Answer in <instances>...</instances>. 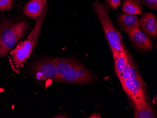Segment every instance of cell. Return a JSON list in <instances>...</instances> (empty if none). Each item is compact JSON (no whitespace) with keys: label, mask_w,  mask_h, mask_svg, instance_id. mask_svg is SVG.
Returning <instances> with one entry per match:
<instances>
[{"label":"cell","mask_w":157,"mask_h":118,"mask_svg":"<svg viewBox=\"0 0 157 118\" xmlns=\"http://www.w3.org/2000/svg\"><path fill=\"white\" fill-rule=\"evenodd\" d=\"M26 21L4 19L0 23V58L6 56L29 29Z\"/></svg>","instance_id":"1"},{"label":"cell","mask_w":157,"mask_h":118,"mask_svg":"<svg viewBox=\"0 0 157 118\" xmlns=\"http://www.w3.org/2000/svg\"><path fill=\"white\" fill-rule=\"evenodd\" d=\"M93 7L112 52L126 50L122 36L112 22L109 14L110 8L106 4L100 2L99 0L93 3Z\"/></svg>","instance_id":"2"},{"label":"cell","mask_w":157,"mask_h":118,"mask_svg":"<svg viewBox=\"0 0 157 118\" xmlns=\"http://www.w3.org/2000/svg\"><path fill=\"white\" fill-rule=\"evenodd\" d=\"M47 6L37 20L34 27L29 34L26 40L19 43L11 52L14 65L17 68L22 67L30 55L34 47L36 45L46 15Z\"/></svg>","instance_id":"3"},{"label":"cell","mask_w":157,"mask_h":118,"mask_svg":"<svg viewBox=\"0 0 157 118\" xmlns=\"http://www.w3.org/2000/svg\"><path fill=\"white\" fill-rule=\"evenodd\" d=\"M32 71L36 78L40 81H58L59 79L56 67L52 59H45L38 62L33 66Z\"/></svg>","instance_id":"4"},{"label":"cell","mask_w":157,"mask_h":118,"mask_svg":"<svg viewBox=\"0 0 157 118\" xmlns=\"http://www.w3.org/2000/svg\"><path fill=\"white\" fill-rule=\"evenodd\" d=\"M123 89L132 101L146 97L144 82L141 76L121 82Z\"/></svg>","instance_id":"5"},{"label":"cell","mask_w":157,"mask_h":118,"mask_svg":"<svg viewBox=\"0 0 157 118\" xmlns=\"http://www.w3.org/2000/svg\"><path fill=\"white\" fill-rule=\"evenodd\" d=\"M94 80V76L91 72L82 67L64 74L58 81L74 84H86L92 82Z\"/></svg>","instance_id":"6"},{"label":"cell","mask_w":157,"mask_h":118,"mask_svg":"<svg viewBox=\"0 0 157 118\" xmlns=\"http://www.w3.org/2000/svg\"><path fill=\"white\" fill-rule=\"evenodd\" d=\"M132 44L139 50L149 51L152 50L153 42L141 29H136L128 33Z\"/></svg>","instance_id":"7"},{"label":"cell","mask_w":157,"mask_h":118,"mask_svg":"<svg viewBox=\"0 0 157 118\" xmlns=\"http://www.w3.org/2000/svg\"><path fill=\"white\" fill-rule=\"evenodd\" d=\"M141 30L150 38H155L157 36V19L151 12L144 13L139 19Z\"/></svg>","instance_id":"8"},{"label":"cell","mask_w":157,"mask_h":118,"mask_svg":"<svg viewBox=\"0 0 157 118\" xmlns=\"http://www.w3.org/2000/svg\"><path fill=\"white\" fill-rule=\"evenodd\" d=\"M52 59L56 67L59 79L63 75L66 73L73 72L78 69L83 67L79 62L73 59L58 58Z\"/></svg>","instance_id":"9"},{"label":"cell","mask_w":157,"mask_h":118,"mask_svg":"<svg viewBox=\"0 0 157 118\" xmlns=\"http://www.w3.org/2000/svg\"><path fill=\"white\" fill-rule=\"evenodd\" d=\"M132 101L135 110L134 118H156V113L147 101L146 97Z\"/></svg>","instance_id":"10"},{"label":"cell","mask_w":157,"mask_h":118,"mask_svg":"<svg viewBox=\"0 0 157 118\" xmlns=\"http://www.w3.org/2000/svg\"><path fill=\"white\" fill-rule=\"evenodd\" d=\"M118 22L121 29L126 33L140 27L139 18L136 15L121 14L118 17Z\"/></svg>","instance_id":"11"},{"label":"cell","mask_w":157,"mask_h":118,"mask_svg":"<svg viewBox=\"0 0 157 118\" xmlns=\"http://www.w3.org/2000/svg\"><path fill=\"white\" fill-rule=\"evenodd\" d=\"M46 6L44 0H30L24 7L23 13L27 17L37 20Z\"/></svg>","instance_id":"12"},{"label":"cell","mask_w":157,"mask_h":118,"mask_svg":"<svg viewBox=\"0 0 157 118\" xmlns=\"http://www.w3.org/2000/svg\"><path fill=\"white\" fill-rule=\"evenodd\" d=\"M114 67L117 77L119 80L124 72L128 61V54L126 50L121 52H113Z\"/></svg>","instance_id":"13"},{"label":"cell","mask_w":157,"mask_h":118,"mask_svg":"<svg viewBox=\"0 0 157 118\" xmlns=\"http://www.w3.org/2000/svg\"><path fill=\"white\" fill-rule=\"evenodd\" d=\"M144 5L143 2L140 0H124L122 10L126 14L138 15L143 13Z\"/></svg>","instance_id":"14"},{"label":"cell","mask_w":157,"mask_h":118,"mask_svg":"<svg viewBox=\"0 0 157 118\" xmlns=\"http://www.w3.org/2000/svg\"><path fill=\"white\" fill-rule=\"evenodd\" d=\"M141 76L135 65L132 61L131 58L128 55V61L127 67L120 79V82L129 78H135Z\"/></svg>","instance_id":"15"},{"label":"cell","mask_w":157,"mask_h":118,"mask_svg":"<svg viewBox=\"0 0 157 118\" xmlns=\"http://www.w3.org/2000/svg\"><path fill=\"white\" fill-rule=\"evenodd\" d=\"M15 0H0V12L11 8Z\"/></svg>","instance_id":"16"},{"label":"cell","mask_w":157,"mask_h":118,"mask_svg":"<svg viewBox=\"0 0 157 118\" xmlns=\"http://www.w3.org/2000/svg\"><path fill=\"white\" fill-rule=\"evenodd\" d=\"M122 0H105V4L112 9L117 10L120 7Z\"/></svg>","instance_id":"17"},{"label":"cell","mask_w":157,"mask_h":118,"mask_svg":"<svg viewBox=\"0 0 157 118\" xmlns=\"http://www.w3.org/2000/svg\"><path fill=\"white\" fill-rule=\"evenodd\" d=\"M147 7L153 10H157V0H140Z\"/></svg>","instance_id":"18"},{"label":"cell","mask_w":157,"mask_h":118,"mask_svg":"<svg viewBox=\"0 0 157 118\" xmlns=\"http://www.w3.org/2000/svg\"><path fill=\"white\" fill-rule=\"evenodd\" d=\"M47 1L48 0H44V2H45V4H47Z\"/></svg>","instance_id":"19"}]
</instances>
